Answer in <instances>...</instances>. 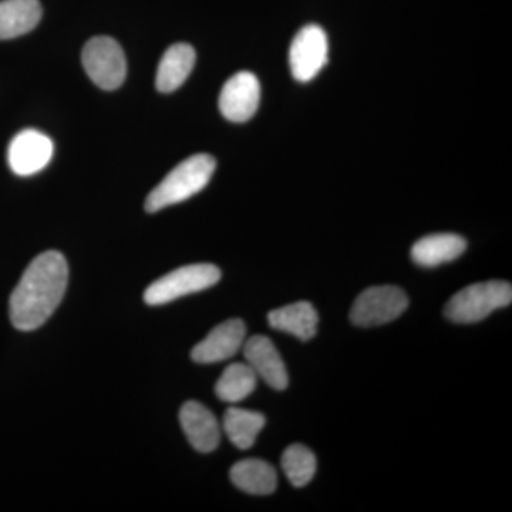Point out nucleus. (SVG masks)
Masks as SVG:
<instances>
[{
	"mask_svg": "<svg viewBox=\"0 0 512 512\" xmlns=\"http://www.w3.org/2000/svg\"><path fill=\"white\" fill-rule=\"evenodd\" d=\"M232 483L239 490L252 495H269L276 490L275 468L264 460H242L231 468L229 473Z\"/></svg>",
	"mask_w": 512,
	"mask_h": 512,
	"instance_id": "17",
	"label": "nucleus"
},
{
	"mask_svg": "<svg viewBox=\"0 0 512 512\" xmlns=\"http://www.w3.org/2000/svg\"><path fill=\"white\" fill-rule=\"evenodd\" d=\"M220 279L221 271L215 265L181 266L148 286L144 301L151 306L165 305L191 293L205 291L218 284Z\"/></svg>",
	"mask_w": 512,
	"mask_h": 512,
	"instance_id": "4",
	"label": "nucleus"
},
{
	"mask_svg": "<svg viewBox=\"0 0 512 512\" xmlns=\"http://www.w3.org/2000/svg\"><path fill=\"white\" fill-rule=\"evenodd\" d=\"M328 52V36L319 25H306L299 30L289 49L293 79L301 83L315 79L328 63Z\"/></svg>",
	"mask_w": 512,
	"mask_h": 512,
	"instance_id": "7",
	"label": "nucleus"
},
{
	"mask_svg": "<svg viewBox=\"0 0 512 512\" xmlns=\"http://www.w3.org/2000/svg\"><path fill=\"white\" fill-rule=\"evenodd\" d=\"M39 0H0V40L32 32L42 19Z\"/></svg>",
	"mask_w": 512,
	"mask_h": 512,
	"instance_id": "16",
	"label": "nucleus"
},
{
	"mask_svg": "<svg viewBox=\"0 0 512 512\" xmlns=\"http://www.w3.org/2000/svg\"><path fill=\"white\" fill-rule=\"evenodd\" d=\"M53 141L46 134L28 128L10 141L8 163L10 170L20 177L40 173L53 157Z\"/></svg>",
	"mask_w": 512,
	"mask_h": 512,
	"instance_id": "8",
	"label": "nucleus"
},
{
	"mask_svg": "<svg viewBox=\"0 0 512 512\" xmlns=\"http://www.w3.org/2000/svg\"><path fill=\"white\" fill-rule=\"evenodd\" d=\"M268 322L272 329L289 333L306 342L316 335L319 316L312 303L299 301L269 313Z\"/></svg>",
	"mask_w": 512,
	"mask_h": 512,
	"instance_id": "15",
	"label": "nucleus"
},
{
	"mask_svg": "<svg viewBox=\"0 0 512 512\" xmlns=\"http://www.w3.org/2000/svg\"><path fill=\"white\" fill-rule=\"evenodd\" d=\"M195 64L194 47L177 43L168 47L158 64L156 86L160 93H173L190 76Z\"/></svg>",
	"mask_w": 512,
	"mask_h": 512,
	"instance_id": "13",
	"label": "nucleus"
},
{
	"mask_svg": "<svg viewBox=\"0 0 512 512\" xmlns=\"http://www.w3.org/2000/svg\"><path fill=\"white\" fill-rule=\"evenodd\" d=\"M82 63L87 76L103 90L119 89L127 76L126 55L113 37L96 36L84 46Z\"/></svg>",
	"mask_w": 512,
	"mask_h": 512,
	"instance_id": "5",
	"label": "nucleus"
},
{
	"mask_svg": "<svg viewBox=\"0 0 512 512\" xmlns=\"http://www.w3.org/2000/svg\"><path fill=\"white\" fill-rule=\"evenodd\" d=\"M265 423L264 414L238 407H231L224 416L225 433L239 450H248L254 446L256 437L264 429Z\"/></svg>",
	"mask_w": 512,
	"mask_h": 512,
	"instance_id": "18",
	"label": "nucleus"
},
{
	"mask_svg": "<svg viewBox=\"0 0 512 512\" xmlns=\"http://www.w3.org/2000/svg\"><path fill=\"white\" fill-rule=\"evenodd\" d=\"M285 476L295 487H305L316 473V457L308 447L293 444L282 456Z\"/></svg>",
	"mask_w": 512,
	"mask_h": 512,
	"instance_id": "20",
	"label": "nucleus"
},
{
	"mask_svg": "<svg viewBox=\"0 0 512 512\" xmlns=\"http://www.w3.org/2000/svg\"><path fill=\"white\" fill-rule=\"evenodd\" d=\"M244 355L256 376L264 379L272 389L285 390L289 377L286 366L274 343L266 336L256 335L244 343Z\"/></svg>",
	"mask_w": 512,
	"mask_h": 512,
	"instance_id": "11",
	"label": "nucleus"
},
{
	"mask_svg": "<svg viewBox=\"0 0 512 512\" xmlns=\"http://www.w3.org/2000/svg\"><path fill=\"white\" fill-rule=\"evenodd\" d=\"M180 423L191 446L200 453H211L220 444V424L201 403H185L181 407Z\"/></svg>",
	"mask_w": 512,
	"mask_h": 512,
	"instance_id": "12",
	"label": "nucleus"
},
{
	"mask_svg": "<svg viewBox=\"0 0 512 512\" xmlns=\"http://www.w3.org/2000/svg\"><path fill=\"white\" fill-rule=\"evenodd\" d=\"M245 336H247L245 323L241 319H229L215 326L208 333L207 338L192 349V360L201 365H210V363L231 359L244 346Z\"/></svg>",
	"mask_w": 512,
	"mask_h": 512,
	"instance_id": "10",
	"label": "nucleus"
},
{
	"mask_svg": "<svg viewBox=\"0 0 512 512\" xmlns=\"http://www.w3.org/2000/svg\"><path fill=\"white\" fill-rule=\"evenodd\" d=\"M261 100V84L251 72H239L222 87L220 110L232 123H244L254 117Z\"/></svg>",
	"mask_w": 512,
	"mask_h": 512,
	"instance_id": "9",
	"label": "nucleus"
},
{
	"mask_svg": "<svg viewBox=\"0 0 512 512\" xmlns=\"http://www.w3.org/2000/svg\"><path fill=\"white\" fill-rule=\"evenodd\" d=\"M467 241L456 234H433L419 239L412 248L414 264L434 268L464 254Z\"/></svg>",
	"mask_w": 512,
	"mask_h": 512,
	"instance_id": "14",
	"label": "nucleus"
},
{
	"mask_svg": "<svg viewBox=\"0 0 512 512\" xmlns=\"http://www.w3.org/2000/svg\"><path fill=\"white\" fill-rule=\"evenodd\" d=\"M258 376L248 363H234L222 373L215 386L218 399L227 403H238L254 392Z\"/></svg>",
	"mask_w": 512,
	"mask_h": 512,
	"instance_id": "19",
	"label": "nucleus"
},
{
	"mask_svg": "<svg viewBox=\"0 0 512 512\" xmlns=\"http://www.w3.org/2000/svg\"><path fill=\"white\" fill-rule=\"evenodd\" d=\"M69 282V266L56 251L36 256L12 292L9 315L12 325L30 332L45 325L62 302Z\"/></svg>",
	"mask_w": 512,
	"mask_h": 512,
	"instance_id": "1",
	"label": "nucleus"
},
{
	"mask_svg": "<svg viewBox=\"0 0 512 512\" xmlns=\"http://www.w3.org/2000/svg\"><path fill=\"white\" fill-rule=\"evenodd\" d=\"M407 306L409 298L397 286H373L357 296L350 309V320L362 328L386 325L403 315Z\"/></svg>",
	"mask_w": 512,
	"mask_h": 512,
	"instance_id": "6",
	"label": "nucleus"
},
{
	"mask_svg": "<svg viewBox=\"0 0 512 512\" xmlns=\"http://www.w3.org/2000/svg\"><path fill=\"white\" fill-rule=\"evenodd\" d=\"M215 158L210 154H195L177 165L167 177L148 194L146 211L157 212L180 204L204 190L214 174Z\"/></svg>",
	"mask_w": 512,
	"mask_h": 512,
	"instance_id": "2",
	"label": "nucleus"
},
{
	"mask_svg": "<svg viewBox=\"0 0 512 512\" xmlns=\"http://www.w3.org/2000/svg\"><path fill=\"white\" fill-rule=\"evenodd\" d=\"M510 282L488 281L467 286L447 302L444 313L451 322L476 323L497 309L511 305Z\"/></svg>",
	"mask_w": 512,
	"mask_h": 512,
	"instance_id": "3",
	"label": "nucleus"
}]
</instances>
